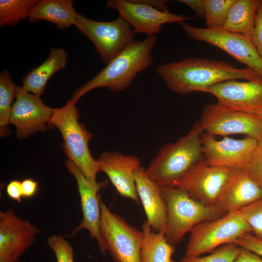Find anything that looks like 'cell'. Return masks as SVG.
I'll list each match as a JSON object with an SVG mask.
<instances>
[{
	"instance_id": "obj_1",
	"label": "cell",
	"mask_w": 262,
	"mask_h": 262,
	"mask_svg": "<svg viewBox=\"0 0 262 262\" xmlns=\"http://www.w3.org/2000/svg\"><path fill=\"white\" fill-rule=\"evenodd\" d=\"M156 70L167 87L179 95L207 92L212 86L229 80L262 79L247 67L239 68L224 61L196 57L161 64Z\"/></svg>"
},
{
	"instance_id": "obj_2",
	"label": "cell",
	"mask_w": 262,
	"mask_h": 262,
	"mask_svg": "<svg viewBox=\"0 0 262 262\" xmlns=\"http://www.w3.org/2000/svg\"><path fill=\"white\" fill-rule=\"evenodd\" d=\"M199 122L177 141L161 147L146 169L148 177L160 187H177L203 159Z\"/></svg>"
},
{
	"instance_id": "obj_3",
	"label": "cell",
	"mask_w": 262,
	"mask_h": 262,
	"mask_svg": "<svg viewBox=\"0 0 262 262\" xmlns=\"http://www.w3.org/2000/svg\"><path fill=\"white\" fill-rule=\"evenodd\" d=\"M156 42L155 35H147L142 41H133L98 75L76 90L71 99L76 102L97 88L106 87L113 92L127 88L138 73L152 65L151 52Z\"/></svg>"
},
{
	"instance_id": "obj_4",
	"label": "cell",
	"mask_w": 262,
	"mask_h": 262,
	"mask_svg": "<svg viewBox=\"0 0 262 262\" xmlns=\"http://www.w3.org/2000/svg\"><path fill=\"white\" fill-rule=\"evenodd\" d=\"M76 103L70 99L63 107L55 108L48 125L60 131L64 140V149L69 160L87 179L97 182V174L101 170L89 149L88 143L92 136L84 125L79 121V112Z\"/></svg>"
},
{
	"instance_id": "obj_5",
	"label": "cell",
	"mask_w": 262,
	"mask_h": 262,
	"mask_svg": "<svg viewBox=\"0 0 262 262\" xmlns=\"http://www.w3.org/2000/svg\"><path fill=\"white\" fill-rule=\"evenodd\" d=\"M166 206L164 231L167 241L175 246L198 224L224 216L216 206L205 205L178 187H160Z\"/></svg>"
},
{
	"instance_id": "obj_6",
	"label": "cell",
	"mask_w": 262,
	"mask_h": 262,
	"mask_svg": "<svg viewBox=\"0 0 262 262\" xmlns=\"http://www.w3.org/2000/svg\"><path fill=\"white\" fill-rule=\"evenodd\" d=\"M251 229L240 211L202 222L190 231L185 257L200 256L219 246L232 243Z\"/></svg>"
},
{
	"instance_id": "obj_7",
	"label": "cell",
	"mask_w": 262,
	"mask_h": 262,
	"mask_svg": "<svg viewBox=\"0 0 262 262\" xmlns=\"http://www.w3.org/2000/svg\"><path fill=\"white\" fill-rule=\"evenodd\" d=\"M102 237L115 262H140L142 230L112 213L100 198Z\"/></svg>"
},
{
	"instance_id": "obj_8",
	"label": "cell",
	"mask_w": 262,
	"mask_h": 262,
	"mask_svg": "<svg viewBox=\"0 0 262 262\" xmlns=\"http://www.w3.org/2000/svg\"><path fill=\"white\" fill-rule=\"evenodd\" d=\"M75 26L93 43L106 64L134 41L132 28L120 16L114 21L102 22L79 14Z\"/></svg>"
},
{
	"instance_id": "obj_9",
	"label": "cell",
	"mask_w": 262,
	"mask_h": 262,
	"mask_svg": "<svg viewBox=\"0 0 262 262\" xmlns=\"http://www.w3.org/2000/svg\"><path fill=\"white\" fill-rule=\"evenodd\" d=\"M180 24L189 38L223 50L262 77V58L249 37L223 29L196 27L183 21Z\"/></svg>"
},
{
	"instance_id": "obj_10",
	"label": "cell",
	"mask_w": 262,
	"mask_h": 262,
	"mask_svg": "<svg viewBox=\"0 0 262 262\" xmlns=\"http://www.w3.org/2000/svg\"><path fill=\"white\" fill-rule=\"evenodd\" d=\"M199 122L204 132L214 136L240 134L262 140V119L217 102L205 107Z\"/></svg>"
},
{
	"instance_id": "obj_11",
	"label": "cell",
	"mask_w": 262,
	"mask_h": 262,
	"mask_svg": "<svg viewBox=\"0 0 262 262\" xmlns=\"http://www.w3.org/2000/svg\"><path fill=\"white\" fill-rule=\"evenodd\" d=\"M65 164L68 171L76 180L82 213V221L74 229L70 237H73L81 229H86L89 231L90 237L97 240L100 252L105 254L107 249L100 230V197L98 194L108 184V181H92L84 176L71 161L66 160Z\"/></svg>"
},
{
	"instance_id": "obj_12",
	"label": "cell",
	"mask_w": 262,
	"mask_h": 262,
	"mask_svg": "<svg viewBox=\"0 0 262 262\" xmlns=\"http://www.w3.org/2000/svg\"><path fill=\"white\" fill-rule=\"evenodd\" d=\"M238 170L210 165L203 159L177 187L187 191L195 199L215 206L226 186Z\"/></svg>"
},
{
	"instance_id": "obj_13",
	"label": "cell",
	"mask_w": 262,
	"mask_h": 262,
	"mask_svg": "<svg viewBox=\"0 0 262 262\" xmlns=\"http://www.w3.org/2000/svg\"><path fill=\"white\" fill-rule=\"evenodd\" d=\"M258 142L249 136L241 139L224 136L217 140L214 136L203 132L201 143L204 159L210 165L244 170Z\"/></svg>"
},
{
	"instance_id": "obj_14",
	"label": "cell",
	"mask_w": 262,
	"mask_h": 262,
	"mask_svg": "<svg viewBox=\"0 0 262 262\" xmlns=\"http://www.w3.org/2000/svg\"><path fill=\"white\" fill-rule=\"evenodd\" d=\"M108 9L117 10L131 26L135 33H145L155 35L160 33L163 24L181 22L190 19L181 15L157 10L140 0H109L106 2Z\"/></svg>"
},
{
	"instance_id": "obj_15",
	"label": "cell",
	"mask_w": 262,
	"mask_h": 262,
	"mask_svg": "<svg viewBox=\"0 0 262 262\" xmlns=\"http://www.w3.org/2000/svg\"><path fill=\"white\" fill-rule=\"evenodd\" d=\"M38 232L34 225L17 215L14 210L0 212V262H19Z\"/></svg>"
},
{
	"instance_id": "obj_16",
	"label": "cell",
	"mask_w": 262,
	"mask_h": 262,
	"mask_svg": "<svg viewBox=\"0 0 262 262\" xmlns=\"http://www.w3.org/2000/svg\"><path fill=\"white\" fill-rule=\"evenodd\" d=\"M207 93L227 108L262 119V79L227 81L212 86Z\"/></svg>"
},
{
	"instance_id": "obj_17",
	"label": "cell",
	"mask_w": 262,
	"mask_h": 262,
	"mask_svg": "<svg viewBox=\"0 0 262 262\" xmlns=\"http://www.w3.org/2000/svg\"><path fill=\"white\" fill-rule=\"evenodd\" d=\"M16 99L12 105L9 122L16 127L18 139L38 131H45L55 108L45 105L40 97L17 86Z\"/></svg>"
},
{
	"instance_id": "obj_18",
	"label": "cell",
	"mask_w": 262,
	"mask_h": 262,
	"mask_svg": "<svg viewBox=\"0 0 262 262\" xmlns=\"http://www.w3.org/2000/svg\"><path fill=\"white\" fill-rule=\"evenodd\" d=\"M97 161L101 171L107 175L119 194L139 205L140 201L136 191L134 174L142 167L140 159L134 155L105 151Z\"/></svg>"
},
{
	"instance_id": "obj_19",
	"label": "cell",
	"mask_w": 262,
	"mask_h": 262,
	"mask_svg": "<svg viewBox=\"0 0 262 262\" xmlns=\"http://www.w3.org/2000/svg\"><path fill=\"white\" fill-rule=\"evenodd\" d=\"M262 198V188L243 169L229 180L215 206L224 215L240 211Z\"/></svg>"
},
{
	"instance_id": "obj_20",
	"label": "cell",
	"mask_w": 262,
	"mask_h": 262,
	"mask_svg": "<svg viewBox=\"0 0 262 262\" xmlns=\"http://www.w3.org/2000/svg\"><path fill=\"white\" fill-rule=\"evenodd\" d=\"M137 195L142 203L147 221L156 232H164L166 225V206L160 188L141 167L134 174Z\"/></svg>"
},
{
	"instance_id": "obj_21",
	"label": "cell",
	"mask_w": 262,
	"mask_h": 262,
	"mask_svg": "<svg viewBox=\"0 0 262 262\" xmlns=\"http://www.w3.org/2000/svg\"><path fill=\"white\" fill-rule=\"evenodd\" d=\"M72 0H40L31 10L28 18L30 22L46 20L59 29L76 26L79 13Z\"/></svg>"
},
{
	"instance_id": "obj_22",
	"label": "cell",
	"mask_w": 262,
	"mask_h": 262,
	"mask_svg": "<svg viewBox=\"0 0 262 262\" xmlns=\"http://www.w3.org/2000/svg\"><path fill=\"white\" fill-rule=\"evenodd\" d=\"M67 58L68 54L65 49L52 48L44 62L23 78L21 87L26 91L40 97L50 78L65 67Z\"/></svg>"
},
{
	"instance_id": "obj_23",
	"label": "cell",
	"mask_w": 262,
	"mask_h": 262,
	"mask_svg": "<svg viewBox=\"0 0 262 262\" xmlns=\"http://www.w3.org/2000/svg\"><path fill=\"white\" fill-rule=\"evenodd\" d=\"M141 230L140 262H177L172 259L175 246L167 241L164 232L154 231L147 220L143 222Z\"/></svg>"
},
{
	"instance_id": "obj_24",
	"label": "cell",
	"mask_w": 262,
	"mask_h": 262,
	"mask_svg": "<svg viewBox=\"0 0 262 262\" xmlns=\"http://www.w3.org/2000/svg\"><path fill=\"white\" fill-rule=\"evenodd\" d=\"M259 0H235L228 13L222 29L245 35L250 39Z\"/></svg>"
},
{
	"instance_id": "obj_25",
	"label": "cell",
	"mask_w": 262,
	"mask_h": 262,
	"mask_svg": "<svg viewBox=\"0 0 262 262\" xmlns=\"http://www.w3.org/2000/svg\"><path fill=\"white\" fill-rule=\"evenodd\" d=\"M38 0H0V26H14L28 18Z\"/></svg>"
},
{
	"instance_id": "obj_26",
	"label": "cell",
	"mask_w": 262,
	"mask_h": 262,
	"mask_svg": "<svg viewBox=\"0 0 262 262\" xmlns=\"http://www.w3.org/2000/svg\"><path fill=\"white\" fill-rule=\"evenodd\" d=\"M17 88L9 72L7 69L3 70L0 74V131L1 136L5 135L7 131L12 103L16 97Z\"/></svg>"
},
{
	"instance_id": "obj_27",
	"label": "cell",
	"mask_w": 262,
	"mask_h": 262,
	"mask_svg": "<svg viewBox=\"0 0 262 262\" xmlns=\"http://www.w3.org/2000/svg\"><path fill=\"white\" fill-rule=\"evenodd\" d=\"M235 0H203L207 28L222 29Z\"/></svg>"
},
{
	"instance_id": "obj_28",
	"label": "cell",
	"mask_w": 262,
	"mask_h": 262,
	"mask_svg": "<svg viewBox=\"0 0 262 262\" xmlns=\"http://www.w3.org/2000/svg\"><path fill=\"white\" fill-rule=\"evenodd\" d=\"M241 247L234 243H228L217 248L205 256L185 257L179 262H234Z\"/></svg>"
},
{
	"instance_id": "obj_29",
	"label": "cell",
	"mask_w": 262,
	"mask_h": 262,
	"mask_svg": "<svg viewBox=\"0 0 262 262\" xmlns=\"http://www.w3.org/2000/svg\"><path fill=\"white\" fill-rule=\"evenodd\" d=\"M254 236L262 239V198L240 210Z\"/></svg>"
},
{
	"instance_id": "obj_30",
	"label": "cell",
	"mask_w": 262,
	"mask_h": 262,
	"mask_svg": "<svg viewBox=\"0 0 262 262\" xmlns=\"http://www.w3.org/2000/svg\"><path fill=\"white\" fill-rule=\"evenodd\" d=\"M47 243L55 254L56 262H74L73 249L63 236L53 235Z\"/></svg>"
},
{
	"instance_id": "obj_31",
	"label": "cell",
	"mask_w": 262,
	"mask_h": 262,
	"mask_svg": "<svg viewBox=\"0 0 262 262\" xmlns=\"http://www.w3.org/2000/svg\"><path fill=\"white\" fill-rule=\"evenodd\" d=\"M244 170L262 188V140L258 142Z\"/></svg>"
},
{
	"instance_id": "obj_32",
	"label": "cell",
	"mask_w": 262,
	"mask_h": 262,
	"mask_svg": "<svg viewBox=\"0 0 262 262\" xmlns=\"http://www.w3.org/2000/svg\"><path fill=\"white\" fill-rule=\"evenodd\" d=\"M234 243L262 257V239L250 233H245L235 240Z\"/></svg>"
},
{
	"instance_id": "obj_33",
	"label": "cell",
	"mask_w": 262,
	"mask_h": 262,
	"mask_svg": "<svg viewBox=\"0 0 262 262\" xmlns=\"http://www.w3.org/2000/svg\"><path fill=\"white\" fill-rule=\"evenodd\" d=\"M250 39L262 58V0L260 1L257 9L254 30Z\"/></svg>"
},
{
	"instance_id": "obj_34",
	"label": "cell",
	"mask_w": 262,
	"mask_h": 262,
	"mask_svg": "<svg viewBox=\"0 0 262 262\" xmlns=\"http://www.w3.org/2000/svg\"><path fill=\"white\" fill-rule=\"evenodd\" d=\"M6 192L11 198L21 202L22 197L21 181L18 180H11L6 186Z\"/></svg>"
},
{
	"instance_id": "obj_35",
	"label": "cell",
	"mask_w": 262,
	"mask_h": 262,
	"mask_svg": "<svg viewBox=\"0 0 262 262\" xmlns=\"http://www.w3.org/2000/svg\"><path fill=\"white\" fill-rule=\"evenodd\" d=\"M234 262H262V259L252 251L241 247Z\"/></svg>"
},
{
	"instance_id": "obj_36",
	"label": "cell",
	"mask_w": 262,
	"mask_h": 262,
	"mask_svg": "<svg viewBox=\"0 0 262 262\" xmlns=\"http://www.w3.org/2000/svg\"><path fill=\"white\" fill-rule=\"evenodd\" d=\"M37 182L31 179H27L21 181L22 197L29 198L33 196L37 190Z\"/></svg>"
},
{
	"instance_id": "obj_37",
	"label": "cell",
	"mask_w": 262,
	"mask_h": 262,
	"mask_svg": "<svg viewBox=\"0 0 262 262\" xmlns=\"http://www.w3.org/2000/svg\"><path fill=\"white\" fill-rule=\"evenodd\" d=\"M179 1L189 7L199 17L204 18L203 0H180Z\"/></svg>"
},
{
	"instance_id": "obj_38",
	"label": "cell",
	"mask_w": 262,
	"mask_h": 262,
	"mask_svg": "<svg viewBox=\"0 0 262 262\" xmlns=\"http://www.w3.org/2000/svg\"><path fill=\"white\" fill-rule=\"evenodd\" d=\"M143 3L162 11H167V1L163 0H140Z\"/></svg>"
},
{
	"instance_id": "obj_39",
	"label": "cell",
	"mask_w": 262,
	"mask_h": 262,
	"mask_svg": "<svg viewBox=\"0 0 262 262\" xmlns=\"http://www.w3.org/2000/svg\"></svg>"
}]
</instances>
